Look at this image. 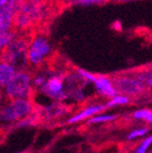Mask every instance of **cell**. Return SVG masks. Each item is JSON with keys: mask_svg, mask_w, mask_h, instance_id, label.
<instances>
[{"mask_svg": "<svg viewBox=\"0 0 152 153\" xmlns=\"http://www.w3.org/2000/svg\"><path fill=\"white\" fill-rule=\"evenodd\" d=\"M49 15L45 0H22L15 16L14 29L27 31L39 24Z\"/></svg>", "mask_w": 152, "mask_h": 153, "instance_id": "1", "label": "cell"}, {"mask_svg": "<svg viewBox=\"0 0 152 153\" xmlns=\"http://www.w3.org/2000/svg\"><path fill=\"white\" fill-rule=\"evenodd\" d=\"M29 42L24 36H17L9 47L2 51V61L10 63L17 70H25L29 64L28 61V49Z\"/></svg>", "mask_w": 152, "mask_h": 153, "instance_id": "2", "label": "cell"}, {"mask_svg": "<svg viewBox=\"0 0 152 153\" xmlns=\"http://www.w3.org/2000/svg\"><path fill=\"white\" fill-rule=\"evenodd\" d=\"M32 76L26 70H19L15 76L4 87L10 101L18 99H31L33 93Z\"/></svg>", "mask_w": 152, "mask_h": 153, "instance_id": "3", "label": "cell"}, {"mask_svg": "<svg viewBox=\"0 0 152 153\" xmlns=\"http://www.w3.org/2000/svg\"><path fill=\"white\" fill-rule=\"evenodd\" d=\"M52 45L49 38L44 34H35L30 38L28 49V61L29 65L39 66L52 53Z\"/></svg>", "mask_w": 152, "mask_h": 153, "instance_id": "4", "label": "cell"}, {"mask_svg": "<svg viewBox=\"0 0 152 153\" xmlns=\"http://www.w3.org/2000/svg\"><path fill=\"white\" fill-rule=\"evenodd\" d=\"M117 93L127 97H134L143 94L146 87L135 76H124L119 74L112 78Z\"/></svg>", "mask_w": 152, "mask_h": 153, "instance_id": "5", "label": "cell"}, {"mask_svg": "<svg viewBox=\"0 0 152 153\" xmlns=\"http://www.w3.org/2000/svg\"><path fill=\"white\" fill-rule=\"evenodd\" d=\"M22 0H0V33L14 29L15 16Z\"/></svg>", "mask_w": 152, "mask_h": 153, "instance_id": "6", "label": "cell"}, {"mask_svg": "<svg viewBox=\"0 0 152 153\" xmlns=\"http://www.w3.org/2000/svg\"><path fill=\"white\" fill-rule=\"evenodd\" d=\"M64 80L65 76H52L48 78L46 84L40 87V91L47 96L55 100L62 101L63 99L67 98V91H64Z\"/></svg>", "mask_w": 152, "mask_h": 153, "instance_id": "7", "label": "cell"}, {"mask_svg": "<svg viewBox=\"0 0 152 153\" xmlns=\"http://www.w3.org/2000/svg\"><path fill=\"white\" fill-rule=\"evenodd\" d=\"M11 106L14 110L15 114L17 116L18 120H25L28 117H30L34 112L33 103L31 102V99H18V100H12L10 102Z\"/></svg>", "mask_w": 152, "mask_h": 153, "instance_id": "8", "label": "cell"}, {"mask_svg": "<svg viewBox=\"0 0 152 153\" xmlns=\"http://www.w3.org/2000/svg\"><path fill=\"white\" fill-rule=\"evenodd\" d=\"M95 87L97 91L103 97L107 98H114L117 96V91L115 88L112 78L105 76H97V79L95 81Z\"/></svg>", "mask_w": 152, "mask_h": 153, "instance_id": "9", "label": "cell"}, {"mask_svg": "<svg viewBox=\"0 0 152 153\" xmlns=\"http://www.w3.org/2000/svg\"><path fill=\"white\" fill-rule=\"evenodd\" d=\"M18 70L15 68L13 65L10 63L1 61L0 64V84L2 87H5L10 82L12 81V79L15 76Z\"/></svg>", "mask_w": 152, "mask_h": 153, "instance_id": "10", "label": "cell"}, {"mask_svg": "<svg viewBox=\"0 0 152 153\" xmlns=\"http://www.w3.org/2000/svg\"><path fill=\"white\" fill-rule=\"evenodd\" d=\"M104 108H107V105H92V106H88V108H84L82 112H80L79 114L75 115L74 117H72L68 120L69 123H75V122L81 121V120L85 119V118L92 117L97 113L102 112Z\"/></svg>", "mask_w": 152, "mask_h": 153, "instance_id": "11", "label": "cell"}, {"mask_svg": "<svg viewBox=\"0 0 152 153\" xmlns=\"http://www.w3.org/2000/svg\"><path fill=\"white\" fill-rule=\"evenodd\" d=\"M134 76L144 84L146 88L152 89V65L140 69L138 72L134 74Z\"/></svg>", "mask_w": 152, "mask_h": 153, "instance_id": "12", "label": "cell"}, {"mask_svg": "<svg viewBox=\"0 0 152 153\" xmlns=\"http://www.w3.org/2000/svg\"><path fill=\"white\" fill-rule=\"evenodd\" d=\"M70 110H69V108L66 106V105H63L61 103H53L52 105H50V106H48L46 108V114H47L48 117L55 118L66 114Z\"/></svg>", "mask_w": 152, "mask_h": 153, "instance_id": "13", "label": "cell"}, {"mask_svg": "<svg viewBox=\"0 0 152 153\" xmlns=\"http://www.w3.org/2000/svg\"><path fill=\"white\" fill-rule=\"evenodd\" d=\"M17 36H18L17 31L14 29L4 32V33H0V49H1V51L5 50L16 39Z\"/></svg>", "mask_w": 152, "mask_h": 153, "instance_id": "14", "label": "cell"}, {"mask_svg": "<svg viewBox=\"0 0 152 153\" xmlns=\"http://www.w3.org/2000/svg\"><path fill=\"white\" fill-rule=\"evenodd\" d=\"M110 0H66V2L70 5L78 7H90V5H103Z\"/></svg>", "mask_w": 152, "mask_h": 153, "instance_id": "15", "label": "cell"}, {"mask_svg": "<svg viewBox=\"0 0 152 153\" xmlns=\"http://www.w3.org/2000/svg\"><path fill=\"white\" fill-rule=\"evenodd\" d=\"M1 118H2V120H5V121H15V120H18L14 110H13V108L11 106L10 103L1 111Z\"/></svg>", "mask_w": 152, "mask_h": 153, "instance_id": "16", "label": "cell"}, {"mask_svg": "<svg viewBox=\"0 0 152 153\" xmlns=\"http://www.w3.org/2000/svg\"><path fill=\"white\" fill-rule=\"evenodd\" d=\"M130 101V98L124 95H117L114 98H112L109 102L107 103V108H111L114 105H121V104H127Z\"/></svg>", "mask_w": 152, "mask_h": 153, "instance_id": "17", "label": "cell"}, {"mask_svg": "<svg viewBox=\"0 0 152 153\" xmlns=\"http://www.w3.org/2000/svg\"><path fill=\"white\" fill-rule=\"evenodd\" d=\"M76 71L78 72V74H80L86 82H93V83H95L96 79H97V74H92V72L87 71V70L81 69V68H77Z\"/></svg>", "mask_w": 152, "mask_h": 153, "instance_id": "18", "label": "cell"}, {"mask_svg": "<svg viewBox=\"0 0 152 153\" xmlns=\"http://www.w3.org/2000/svg\"><path fill=\"white\" fill-rule=\"evenodd\" d=\"M116 118L115 115H100V116H96V117L90 118L88 120V123H98V122H105L113 120Z\"/></svg>", "mask_w": 152, "mask_h": 153, "instance_id": "19", "label": "cell"}, {"mask_svg": "<svg viewBox=\"0 0 152 153\" xmlns=\"http://www.w3.org/2000/svg\"><path fill=\"white\" fill-rule=\"evenodd\" d=\"M48 78H46L44 74H37V76H35L32 79V84H33V86H35V87H38V88H40V87H43L44 85L46 84V82H47Z\"/></svg>", "mask_w": 152, "mask_h": 153, "instance_id": "20", "label": "cell"}, {"mask_svg": "<svg viewBox=\"0 0 152 153\" xmlns=\"http://www.w3.org/2000/svg\"><path fill=\"white\" fill-rule=\"evenodd\" d=\"M151 143H152V136H149L148 138H146L143 143H140V146L136 149L135 153H146V152H147L148 147H149Z\"/></svg>", "mask_w": 152, "mask_h": 153, "instance_id": "21", "label": "cell"}, {"mask_svg": "<svg viewBox=\"0 0 152 153\" xmlns=\"http://www.w3.org/2000/svg\"><path fill=\"white\" fill-rule=\"evenodd\" d=\"M147 132H148V129H138V130H135V131L131 132L130 135L128 136V139H133V138H136V137L143 136V135H145Z\"/></svg>", "mask_w": 152, "mask_h": 153, "instance_id": "22", "label": "cell"}, {"mask_svg": "<svg viewBox=\"0 0 152 153\" xmlns=\"http://www.w3.org/2000/svg\"><path fill=\"white\" fill-rule=\"evenodd\" d=\"M150 112L151 111H149V110H139V111H137V112H135L134 113V118H136V119H144L145 120L146 118L148 117V115L150 114Z\"/></svg>", "mask_w": 152, "mask_h": 153, "instance_id": "23", "label": "cell"}, {"mask_svg": "<svg viewBox=\"0 0 152 153\" xmlns=\"http://www.w3.org/2000/svg\"><path fill=\"white\" fill-rule=\"evenodd\" d=\"M112 28L114 29L115 31L120 32L121 30H122V25H121V22H119V20H115V22H113V24H112Z\"/></svg>", "mask_w": 152, "mask_h": 153, "instance_id": "24", "label": "cell"}, {"mask_svg": "<svg viewBox=\"0 0 152 153\" xmlns=\"http://www.w3.org/2000/svg\"><path fill=\"white\" fill-rule=\"evenodd\" d=\"M146 121H148V122H152V112H150V114L148 115V117L146 118Z\"/></svg>", "mask_w": 152, "mask_h": 153, "instance_id": "25", "label": "cell"}, {"mask_svg": "<svg viewBox=\"0 0 152 153\" xmlns=\"http://www.w3.org/2000/svg\"><path fill=\"white\" fill-rule=\"evenodd\" d=\"M110 1H114V2H128V1H133V0H110Z\"/></svg>", "mask_w": 152, "mask_h": 153, "instance_id": "26", "label": "cell"}, {"mask_svg": "<svg viewBox=\"0 0 152 153\" xmlns=\"http://www.w3.org/2000/svg\"><path fill=\"white\" fill-rule=\"evenodd\" d=\"M19 153H25V152H19Z\"/></svg>", "mask_w": 152, "mask_h": 153, "instance_id": "27", "label": "cell"}]
</instances>
